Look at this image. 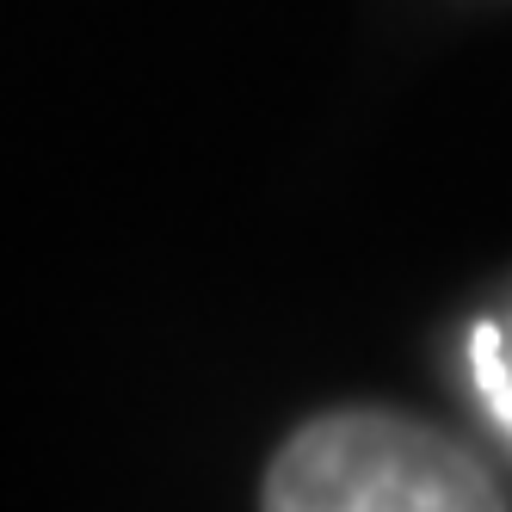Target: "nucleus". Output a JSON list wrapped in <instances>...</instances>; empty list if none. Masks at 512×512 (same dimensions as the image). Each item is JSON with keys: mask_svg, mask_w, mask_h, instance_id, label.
Returning <instances> with one entry per match:
<instances>
[{"mask_svg": "<svg viewBox=\"0 0 512 512\" xmlns=\"http://www.w3.org/2000/svg\"><path fill=\"white\" fill-rule=\"evenodd\" d=\"M272 512H494L506 506L457 438L401 414H327L266 469Z\"/></svg>", "mask_w": 512, "mask_h": 512, "instance_id": "f257e3e1", "label": "nucleus"}, {"mask_svg": "<svg viewBox=\"0 0 512 512\" xmlns=\"http://www.w3.org/2000/svg\"><path fill=\"white\" fill-rule=\"evenodd\" d=\"M469 358H475V383H482V401L494 408V420L512 432V334H500V327H475Z\"/></svg>", "mask_w": 512, "mask_h": 512, "instance_id": "f03ea898", "label": "nucleus"}]
</instances>
